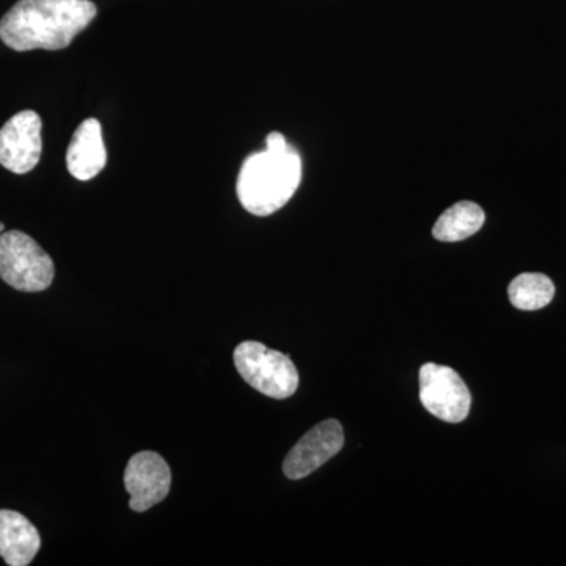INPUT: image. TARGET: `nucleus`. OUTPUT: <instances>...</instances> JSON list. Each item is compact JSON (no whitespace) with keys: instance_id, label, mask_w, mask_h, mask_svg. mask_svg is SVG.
Returning a JSON list of instances; mask_svg holds the SVG:
<instances>
[{"instance_id":"f257e3e1","label":"nucleus","mask_w":566,"mask_h":566,"mask_svg":"<svg viewBox=\"0 0 566 566\" xmlns=\"http://www.w3.org/2000/svg\"><path fill=\"white\" fill-rule=\"evenodd\" d=\"M96 13L91 0H20L0 21V40L18 52L65 50Z\"/></svg>"},{"instance_id":"f03ea898","label":"nucleus","mask_w":566,"mask_h":566,"mask_svg":"<svg viewBox=\"0 0 566 566\" xmlns=\"http://www.w3.org/2000/svg\"><path fill=\"white\" fill-rule=\"evenodd\" d=\"M303 178L300 151L281 133L266 137V150L245 158L238 175V199L245 211L270 216L290 202Z\"/></svg>"},{"instance_id":"7ed1b4c3","label":"nucleus","mask_w":566,"mask_h":566,"mask_svg":"<svg viewBox=\"0 0 566 566\" xmlns=\"http://www.w3.org/2000/svg\"><path fill=\"white\" fill-rule=\"evenodd\" d=\"M54 262L40 244L20 230L0 233V279L14 290L39 293L54 281Z\"/></svg>"},{"instance_id":"20e7f679","label":"nucleus","mask_w":566,"mask_h":566,"mask_svg":"<svg viewBox=\"0 0 566 566\" xmlns=\"http://www.w3.org/2000/svg\"><path fill=\"white\" fill-rule=\"evenodd\" d=\"M234 367L253 389L266 397H292L300 386V374L290 356L266 348L259 342H243L234 348Z\"/></svg>"},{"instance_id":"39448f33","label":"nucleus","mask_w":566,"mask_h":566,"mask_svg":"<svg viewBox=\"0 0 566 566\" xmlns=\"http://www.w3.org/2000/svg\"><path fill=\"white\" fill-rule=\"evenodd\" d=\"M420 401L430 415L449 423L463 422L471 411V392L460 375L446 365L424 364L419 374Z\"/></svg>"},{"instance_id":"423d86ee","label":"nucleus","mask_w":566,"mask_h":566,"mask_svg":"<svg viewBox=\"0 0 566 566\" xmlns=\"http://www.w3.org/2000/svg\"><path fill=\"white\" fill-rule=\"evenodd\" d=\"M41 118L36 112L22 111L0 129V164L10 172H31L40 163Z\"/></svg>"},{"instance_id":"0eeeda50","label":"nucleus","mask_w":566,"mask_h":566,"mask_svg":"<svg viewBox=\"0 0 566 566\" xmlns=\"http://www.w3.org/2000/svg\"><path fill=\"white\" fill-rule=\"evenodd\" d=\"M123 482L132 495L129 509L142 513L158 505L169 495L172 472L167 461L158 453L139 452L126 465Z\"/></svg>"},{"instance_id":"6e6552de","label":"nucleus","mask_w":566,"mask_h":566,"mask_svg":"<svg viewBox=\"0 0 566 566\" xmlns=\"http://www.w3.org/2000/svg\"><path fill=\"white\" fill-rule=\"evenodd\" d=\"M345 444L344 428L337 420H324L307 431L283 461V474L300 480L322 468Z\"/></svg>"},{"instance_id":"1a4fd4ad","label":"nucleus","mask_w":566,"mask_h":566,"mask_svg":"<svg viewBox=\"0 0 566 566\" xmlns=\"http://www.w3.org/2000/svg\"><path fill=\"white\" fill-rule=\"evenodd\" d=\"M107 163L102 123L95 118L82 122L66 151V167L76 180L88 181L102 172Z\"/></svg>"},{"instance_id":"9d476101","label":"nucleus","mask_w":566,"mask_h":566,"mask_svg":"<svg viewBox=\"0 0 566 566\" xmlns=\"http://www.w3.org/2000/svg\"><path fill=\"white\" fill-rule=\"evenodd\" d=\"M41 538L31 521L13 510H0V557L10 566H28L39 554Z\"/></svg>"},{"instance_id":"9b49d317","label":"nucleus","mask_w":566,"mask_h":566,"mask_svg":"<svg viewBox=\"0 0 566 566\" xmlns=\"http://www.w3.org/2000/svg\"><path fill=\"white\" fill-rule=\"evenodd\" d=\"M485 223V212L474 202H460L442 212L433 227V237L442 243H457L479 232Z\"/></svg>"},{"instance_id":"f8f14e48","label":"nucleus","mask_w":566,"mask_h":566,"mask_svg":"<svg viewBox=\"0 0 566 566\" xmlns=\"http://www.w3.org/2000/svg\"><path fill=\"white\" fill-rule=\"evenodd\" d=\"M554 294L556 286L545 274H521L509 286L510 303L520 311H539L554 300Z\"/></svg>"},{"instance_id":"ddd939ff","label":"nucleus","mask_w":566,"mask_h":566,"mask_svg":"<svg viewBox=\"0 0 566 566\" xmlns=\"http://www.w3.org/2000/svg\"><path fill=\"white\" fill-rule=\"evenodd\" d=\"M3 230H6V226H3V222H0V233H3Z\"/></svg>"}]
</instances>
